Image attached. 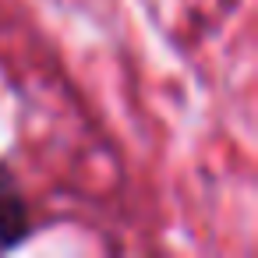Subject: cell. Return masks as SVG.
Returning a JSON list of instances; mask_svg holds the SVG:
<instances>
[{"label": "cell", "instance_id": "1", "mask_svg": "<svg viewBox=\"0 0 258 258\" xmlns=\"http://www.w3.org/2000/svg\"><path fill=\"white\" fill-rule=\"evenodd\" d=\"M32 237L29 198L8 163H0V251H15Z\"/></svg>", "mask_w": 258, "mask_h": 258}]
</instances>
